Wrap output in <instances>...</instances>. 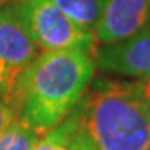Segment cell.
Listing matches in <instances>:
<instances>
[{
  "instance_id": "obj_10",
  "label": "cell",
  "mask_w": 150,
  "mask_h": 150,
  "mask_svg": "<svg viewBox=\"0 0 150 150\" xmlns=\"http://www.w3.org/2000/svg\"><path fill=\"white\" fill-rule=\"evenodd\" d=\"M16 118H17V115L14 112V109L11 107V104L5 100L3 95L0 93V135L5 132V129Z\"/></svg>"
},
{
  "instance_id": "obj_11",
  "label": "cell",
  "mask_w": 150,
  "mask_h": 150,
  "mask_svg": "<svg viewBox=\"0 0 150 150\" xmlns=\"http://www.w3.org/2000/svg\"><path fill=\"white\" fill-rule=\"evenodd\" d=\"M32 150H69V149L63 147L61 144H58V142H54V141H49L46 138H42L35 146H34Z\"/></svg>"
},
{
  "instance_id": "obj_6",
  "label": "cell",
  "mask_w": 150,
  "mask_h": 150,
  "mask_svg": "<svg viewBox=\"0 0 150 150\" xmlns=\"http://www.w3.org/2000/svg\"><path fill=\"white\" fill-rule=\"evenodd\" d=\"M150 26V0H109L95 31L97 45H112Z\"/></svg>"
},
{
  "instance_id": "obj_4",
  "label": "cell",
  "mask_w": 150,
  "mask_h": 150,
  "mask_svg": "<svg viewBox=\"0 0 150 150\" xmlns=\"http://www.w3.org/2000/svg\"><path fill=\"white\" fill-rule=\"evenodd\" d=\"M17 3L26 29L42 52L97 51L95 34L78 26L51 0H17Z\"/></svg>"
},
{
  "instance_id": "obj_13",
  "label": "cell",
  "mask_w": 150,
  "mask_h": 150,
  "mask_svg": "<svg viewBox=\"0 0 150 150\" xmlns=\"http://www.w3.org/2000/svg\"><path fill=\"white\" fill-rule=\"evenodd\" d=\"M144 150H150V141H149V144L146 146V149H144Z\"/></svg>"
},
{
  "instance_id": "obj_5",
  "label": "cell",
  "mask_w": 150,
  "mask_h": 150,
  "mask_svg": "<svg viewBox=\"0 0 150 150\" xmlns=\"http://www.w3.org/2000/svg\"><path fill=\"white\" fill-rule=\"evenodd\" d=\"M95 63L107 72L150 78V26L121 42L97 46Z\"/></svg>"
},
{
  "instance_id": "obj_9",
  "label": "cell",
  "mask_w": 150,
  "mask_h": 150,
  "mask_svg": "<svg viewBox=\"0 0 150 150\" xmlns=\"http://www.w3.org/2000/svg\"><path fill=\"white\" fill-rule=\"evenodd\" d=\"M132 89H133L135 97L138 98L139 104L142 106L146 115L150 120V78L133 81V83H132Z\"/></svg>"
},
{
  "instance_id": "obj_1",
  "label": "cell",
  "mask_w": 150,
  "mask_h": 150,
  "mask_svg": "<svg viewBox=\"0 0 150 150\" xmlns=\"http://www.w3.org/2000/svg\"><path fill=\"white\" fill-rule=\"evenodd\" d=\"M45 138L69 150H144L150 120L132 83L97 81Z\"/></svg>"
},
{
  "instance_id": "obj_8",
  "label": "cell",
  "mask_w": 150,
  "mask_h": 150,
  "mask_svg": "<svg viewBox=\"0 0 150 150\" xmlns=\"http://www.w3.org/2000/svg\"><path fill=\"white\" fill-rule=\"evenodd\" d=\"M40 139L35 132L16 118L0 135V150H32Z\"/></svg>"
},
{
  "instance_id": "obj_2",
  "label": "cell",
  "mask_w": 150,
  "mask_h": 150,
  "mask_svg": "<svg viewBox=\"0 0 150 150\" xmlns=\"http://www.w3.org/2000/svg\"><path fill=\"white\" fill-rule=\"evenodd\" d=\"M95 66V52L91 51L42 52L20 84L17 120L45 138L78 103Z\"/></svg>"
},
{
  "instance_id": "obj_12",
  "label": "cell",
  "mask_w": 150,
  "mask_h": 150,
  "mask_svg": "<svg viewBox=\"0 0 150 150\" xmlns=\"http://www.w3.org/2000/svg\"><path fill=\"white\" fill-rule=\"evenodd\" d=\"M8 2H9V0H0V8H2V6H5Z\"/></svg>"
},
{
  "instance_id": "obj_3",
  "label": "cell",
  "mask_w": 150,
  "mask_h": 150,
  "mask_svg": "<svg viewBox=\"0 0 150 150\" xmlns=\"http://www.w3.org/2000/svg\"><path fill=\"white\" fill-rule=\"evenodd\" d=\"M42 51L25 26L17 0L0 8V93L17 115L20 84Z\"/></svg>"
},
{
  "instance_id": "obj_7",
  "label": "cell",
  "mask_w": 150,
  "mask_h": 150,
  "mask_svg": "<svg viewBox=\"0 0 150 150\" xmlns=\"http://www.w3.org/2000/svg\"><path fill=\"white\" fill-rule=\"evenodd\" d=\"M71 20L87 32L95 34L109 0H51Z\"/></svg>"
}]
</instances>
